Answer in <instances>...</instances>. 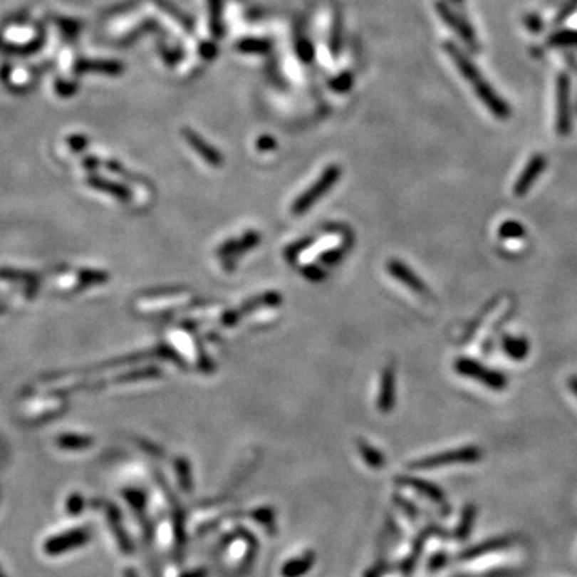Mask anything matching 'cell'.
Masks as SVG:
<instances>
[{
  "mask_svg": "<svg viewBox=\"0 0 577 577\" xmlns=\"http://www.w3.org/2000/svg\"><path fill=\"white\" fill-rule=\"evenodd\" d=\"M445 50H446V53L451 56V60L454 61L459 73L464 76V79L468 83H470L473 92L477 93L481 103H483V105L489 109L494 118L499 120L510 119V115H511L510 106L506 105V101L496 92V90H494L491 83L484 79V76L481 74V71L477 68V64H473L470 58H468L454 42H446Z\"/></svg>",
  "mask_w": 577,
  "mask_h": 577,
  "instance_id": "1",
  "label": "cell"
},
{
  "mask_svg": "<svg viewBox=\"0 0 577 577\" xmlns=\"http://www.w3.org/2000/svg\"><path fill=\"white\" fill-rule=\"evenodd\" d=\"M340 175H342V169H340V165L332 164L327 167V169L323 172V175H321L305 192H301V194L295 199V202L292 204V214L301 215V214H305V212L310 210L313 205L316 204L321 197H324L326 192L338 182Z\"/></svg>",
  "mask_w": 577,
  "mask_h": 577,
  "instance_id": "2",
  "label": "cell"
},
{
  "mask_svg": "<svg viewBox=\"0 0 577 577\" xmlns=\"http://www.w3.org/2000/svg\"><path fill=\"white\" fill-rule=\"evenodd\" d=\"M435 10L438 13V16L442 19V23H445L447 28H451L455 34L462 38V42H464L468 48L473 51L479 50L477 31H474L473 26L468 23L464 16L459 15L446 0H436Z\"/></svg>",
  "mask_w": 577,
  "mask_h": 577,
  "instance_id": "3",
  "label": "cell"
},
{
  "mask_svg": "<svg viewBox=\"0 0 577 577\" xmlns=\"http://www.w3.org/2000/svg\"><path fill=\"white\" fill-rule=\"evenodd\" d=\"M573 128V111H571V79L566 73L556 77V133L566 137Z\"/></svg>",
  "mask_w": 577,
  "mask_h": 577,
  "instance_id": "4",
  "label": "cell"
},
{
  "mask_svg": "<svg viewBox=\"0 0 577 577\" xmlns=\"http://www.w3.org/2000/svg\"><path fill=\"white\" fill-rule=\"evenodd\" d=\"M455 370H457L460 375L474 378V380L481 382L487 388L492 390L506 388V377L504 374H500L497 370L487 369L481 363L473 361V359L468 358L457 359V363H455Z\"/></svg>",
  "mask_w": 577,
  "mask_h": 577,
  "instance_id": "5",
  "label": "cell"
},
{
  "mask_svg": "<svg viewBox=\"0 0 577 577\" xmlns=\"http://www.w3.org/2000/svg\"><path fill=\"white\" fill-rule=\"evenodd\" d=\"M260 242V234L256 231L250 229L246 234L241 236L239 239H231L223 244V246L218 249V256L224 261V266L233 268L234 261L239 259V255L249 252L250 249H254L255 246H259Z\"/></svg>",
  "mask_w": 577,
  "mask_h": 577,
  "instance_id": "6",
  "label": "cell"
},
{
  "mask_svg": "<svg viewBox=\"0 0 577 577\" xmlns=\"http://www.w3.org/2000/svg\"><path fill=\"white\" fill-rule=\"evenodd\" d=\"M481 457V452L478 447H464L457 449V451L442 452L438 455H432L420 464H415V467H442V465H452V464H472Z\"/></svg>",
  "mask_w": 577,
  "mask_h": 577,
  "instance_id": "7",
  "label": "cell"
},
{
  "mask_svg": "<svg viewBox=\"0 0 577 577\" xmlns=\"http://www.w3.org/2000/svg\"><path fill=\"white\" fill-rule=\"evenodd\" d=\"M545 167H547V157L541 152H536L534 156L529 159V162L526 164L524 170L519 173L516 183L513 186V192H515L518 197L528 194L531 186L534 184L536 180L544 173Z\"/></svg>",
  "mask_w": 577,
  "mask_h": 577,
  "instance_id": "8",
  "label": "cell"
},
{
  "mask_svg": "<svg viewBox=\"0 0 577 577\" xmlns=\"http://www.w3.org/2000/svg\"><path fill=\"white\" fill-rule=\"evenodd\" d=\"M281 301H282V298H281V295L278 292H268V293L259 295V297L250 298L249 301H246V303H244L239 308V310L229 311V313L224 314L223 324L224 326H234L242 316H246V314L259 310L260 306H268V305L269 306H276V305H279Z\"/></svg>",
  "mask_w": 577,
  "mask_h": 577,
  "instance_id": "9",
  "label": "cell"
},
{
  "mask_svg": "<svg viewBox=\"0 0 577 577\" xmlns=\"http://www.w3.org/2000/svg\"><path fill=\"white\" fill-rule=\"evenodd\" d=\"M183 137L186 140V143H188L192 150L199 154V157H202L205 162L210 164L212 167H220L223 164L222 152L215 150L210 143H207L201 135H197L194 130L186 127L183 130Z\"/></svg>",
  "mask_w": 577,
  "mask_h": 577,
  "instance_id": "10",
  "label": "cell"
},
{
  "mask_svg": "<svg viewBox=\"0 0 577 577\" xmlns=\"http://www.w3.org/2000/svg\"><path fill=\"white\" fill-rule=\"evenodd\" d=\"M388 273L393 276L395 279H397L409 288H412L414 292H417L419 295H428L430 291L428 287L425 286V282H423L419 276H417L412 269L409 266L404 265L402 261L400 260H390L388 261Z\"/></svg>",
  "mask_w": 577,
  "mask_h": 577,
  "instance_id": "11",
  "label": "cell"
},
{
  "mask_svg": "<svg viewBox=\"0 0 577 577\" xmlns=\"http://www.w3.org/2000/svg\"><path fill=\"white\" fill-rule=\"evenodd\" d=\"M395 383H396L395 368H393V364H390L382 372L380 388H378L377 406H378V410L383 414H388L395 406V391H396Z\"/></svg>",
  "mask_w": 577,
  "mask_h": 577,
  "instance_id": "12",
  "label": "cell"
},
{
  "mask_svg": "<svg viewBox=\"0 0 577 577\" xmlns=\"http://www.w3.org/2000/svg\"><path fill=\"white\" fill-rule=\"evenodd\" d=\"M511 544H513V541L510 537L492 539V541H489V542H484V544L478 545V547L468 550V553H465V558H474V556H481V555H486V553H492V551L504 550L506 547H510Z\"/></svg>",
  "mask_w": 577,
  "mask_h": 577,
  "instance_id": "13",
  "label": "cell"
},
{
  "mask_svg": "<svg viewBox=\"0 0 577 577\" xmlns=\"http://www.w3.org/2000/svg\"><path fill=\"white\" fill-rule=\"evenodd\" d=\"M207 5H209L210 32L215 38H220L223 34V21H222L223 0H207Z\"/></svg>",
  "mask_w": 577,
  "mask_h": 577,
  "instance_id": "14",
  "label": "cell"
},
{
  "mask_svg": "<svg viewBox=\"0 0 577 577\" xmlns=\"http://www.w3.org/2000/svg\"><path fill=\"white\" fill-rule=\"evenodd\" d=\"M504 350L506 351V355H509L510 358L516 359V361H521L524 356H528L529 343H528V340H524V338L505 337L504 338Z\"/></svg>",
  "mask_w": 577,
  "mask_h": 577,
  "instance_id": "15",
  "label": "cell"
},
{
  "mask_svg": "<svg viewBox=\"0 0 577 577\" xmlns=\"http://www.w3.org/2000/svg\"><path fill=\"white\" fill-rule=\"evenodd\" d=\"M271 47V43L265 38H242V41L237 42L236 48L242 51V53H266V51Z\"/></svg>",
  "mask_w": 577,
  "mask_h": 577,
  "instance_id": "16",
  "label": "cell"
},
{
  "mask_svg": "<svg viewBox=\"0 0 577 577\" xmlns=\"http://www.w3.org/2000/svg\"><path fill=\"white\" fill-rule=\"evenodd\" d=\"M547 43L551 47H577V31L564 29L556 32L549 37Z\"/></svg>",
  "mask_w": 577,
  "mask_h": 577,
  "instance_id": "17",
  "label": "cell"
},
{
  "mask_svg": "<svg viewBox=\"0 0 577 577\" xmlns=\"http://www.w3.org/2000/svg\"><path fill=\"white\" fill-rule=\"evenodd\" d=\"M79 71H103L106 74H118L122 71L120 63H80L79 68H76Z\"/></svg>",
  "mask_w": 577,
  "mask_h": 577,
  "instance_id": "18",
  "label": "cell"
},
{
  "mask_svg": "<svg viewBox=\"0 0 577 577\" xmlns=\"http://www.w3.org/2000/svg\"><path fill=\"white\" fill-rule=\"evenodd\" d=\"M499 236L504 239H513V237L524 236V228L518 222H505L499 228Z\"/></svg>",
  "mask_w": 577,
  "mask_h": 577,
  "instance_id": "19",
  "label": "cell"
},
{
  "mask_svg": "<svg viewBox=\"0 0 577 577\" xmlns=\"http://www.w3.org/2000/svg\"><path fill=\"white\" fill-rule=\"evenodd\" d=\"M96 188H100V189H108L109 192H111V194H114V196H118L119 199H130V194H128L127 192V189L125 188H122V186H119V184H115V183H106V182H92Z\"/></svg>",
  "mask_w": 577,
  "mask_h": 577,
  "instance_id": "20",
  "label": "cell"
},
{
  "mask_svg": "<svg viewBox=\"0 0 577 577\" xmlns=\"http://www.w3.org/2000/svg\"><path fill=\"white\" fill-rule=\"evenodd\" d=\"M523 23H524V28L531 32H534V34H537V32H541L544 29L542 19H541V16L536 15V13H528V15H524Z\"/></svg>",
  "mask_w": 577,
  "mask_h": 577,
  "instance_id": "21",
  "label": "cell"
},
{
  "mask_svg": "<svg viewBox=\"0 0 577 577\" xmlns=\"http://www.w3.org/2000/svg\"><path fill=\"white\" fill-rule=\"evenodd\" d=\"M359 447H361V452H363V455H364V459L368 460V464L374 465V467L382 465V457H380V454H378L377 451H374V449L365 445V442H363V441L359 442Z\"/></svg>",
  "mask_w": 577,
  "mask_h": 577,
  "instance_id": "22",
  "label": "cell"
},
{
  "mask_svg": "<svg viewBox=\"0 0 577 577\" xmlns=\"http://www.w3.org/2000/svg\"><path fill=\"white\" fill-rule=\"evenodd\" d=\"M351 82H353L351 74H350V73H345V74H342V76H338L337 79H333L332 83H331V87H332L333 90H337V92H346V90L350 88Z\"/></svg>",
  "mask_w": 577,
  "mask_h": 577,
  "instance_id": "23",
  "label": "cell"
},
{
  "mask_svg": "<svg viewBox=\"0 0 577 577\" xmlns=\"http://www.w3.org/2000/svg\"><path fill=\"white\" fill-rule=\"evenodd\" d=\"M340 23L337 21L333 24V29H332V36H331V50H332V55L337 56L340 53V47H342V38H340Z\"/></svg>",
  "mask_w": 577,
  "mask_h": 577,
  "instance_id": "24",
  "label": "cell"
},
{
  "mask_svg": "<svg viewBox=\"0 0 577 577\" xmlns=\"http://www.w3.org/2000/svg\"><path fill=\"white\" fill-rule=\"evenodd\" d=\"M297 51H298V56L303 61H311L313 60L314 50L311 47V43L308 41H300L298 45H297Z\"/></svg>",
  "mask_w": 577,
  "mask_h": 577,
  "instance_id": "25",
  "label": "cell"
},
{
  "mask_svg": "<svg viewBox=\"0 0 577 577\" xmlns=\"http://www.w3.org/2000/svg\"><path fill=\"white\" fill-rule=\"evenodd\" d=\"M343 250L342 249H332V250H327L323 255L319 256V260L323 263H327V265H332V263H337L340 260V256H342Z\"/></svg>",
  "mask_w": 577,
  "mask_h": 577,
  "instance_id": "26",
  "label": "cell"
},
{
  "mask_svg": "<svg viewBox=\"0 0 577 577\" xmlns=\"http://www.w3.org/2000/svg\"><path fill=\"white\" fill-rule=\"evenodd\" d=\"M256 147H259L260 151H269V150H274L276 147V140L273 137H260L259 141H256Z\"/></svg>",
  "mask_w": 577,
  "mask_h": 577,
  "instance_id": "27",
  "label": "cell"
},
{
  "mask_svg": "<svg viewBox=\"0 0 577 577\" xmlns=\"http://www.w3.org/2000/svg\"><path fill=\"white\" fill-rule=\"evenodd\" d=\"M303 274L306 276L308 279H311V281H321L324 278V273L321 271L318 266H306V268H303Z\"/></svg>",
  "mask_w": 577,
  "mask_h": 577,
  "instance_id": "28",
  "label": "cell"
},
{
  "mask_svg": "<svg viewBox=\"0 0 577 577\" xmlns=\"http://www.w3.org/2000/svg\"><path fill=\"white\" fill-rule=\"evenodd\" d=\"M215 53H217L215 45H212V43H204L202 47H201V55H202V56H205V58H212V56H215Z\"/></svg>",
  "mask_w": 577,
  "mask_h": 577,
  "instance_id": "29",
  "label": "cell"
},
{
  "mask_svg": "<svg viewBox=\"0 0 577 577\" xmlns=\"http://www.w3.org/2000/svg\"><path fill=\"white\" fill-rule=\"evenodd\" d=\"M60 442H61L63 446H64V445H68V442H73V445H77V446H79V445H88L90 441H88V440H80V438H77V440H76V438H61V440H60Z\"/></svg>",
  "mask_w": 577,
  "mask_h": 577,
  "instance_id": "30",
  "label": "cell"
},
{
  "mask_svg": "<svg viewBox=\"0 0 577 577\" xmlns=\"http://www.w3.org/2000/svg\"><path fill=\"white\" fill-rule=\"evenodd\" d=\"M569 387H571V390H573L574 393L577 395V377L571 378V380H569Z\"/></svg>",
  "mask_w": 577,
  "mask_h": 577,
  "instance_id": "31",
  "label": "cell"
},
{
  "mask_svg": "<svg viewBox=\"0 0 577 577\" xmlns=\"http://www.w3.org/2000/svg\"><path fill=\"white\" fill-rule=\"evenodd\" d=\"M452 2H455V4H464L465 0H452Z\"/></svg>",
  "mask_w": 577,
  "mask_h": 577,
  "instance_id": "32",
  "label": "cell"
}]
</instances>
